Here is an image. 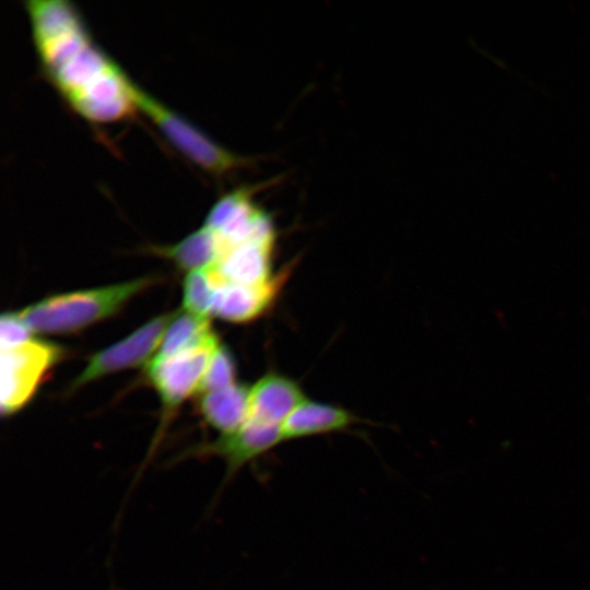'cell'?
<instances>
[{
    "label": "cell",
    "instance_id": "6da1fadb",
    "mask_svg": "<svg viewBox=\"0 0 590 590\" xmlns=\"http://www.w3.org/2000/svg\"><path fill=\"white\" fill-rule=\"evenodd\" d=\"M25 9L43 75L74 113L110 123L138 111V84L95 42L70 1L28 0Z\"/></svg>",
    "mask_w": 590,
    "mask_h": 590
},
{
    "label": "cell",
    "instance_id": "7a4b0ae2",
    "mask_svg": "<svg viewBox=\"0 0 590 590\" xmlns=\"http://www.w3.org/2000/svg\"><path fill=\"white\" fill-rule=\"evenodd\" d=\"M155 282L156 278L143 276L101 287L61 293L16 310V314L33 333H74L117 314L132 297Z\"/></svg>",
    "mask_w": 590,
    "mask_h": 590
},
{
    "label": "cell",
    "instance_id": "3957f363",
    "mask_svg": "<svg viewBox=\"0 0 590 590\" xmlns=\"http://www.w3.org/2000/svg\"><path fill=\"white\" fill-rule=\"evenodd\" d=\"M134 104L185 157L215 177L251 166L255 160L216 143L201 129L137 85Z\"/></svg>",
    "mask_w": 590,
    "mask_h": 590
},
{
    "label": "cell",
    "instance_id": "277c9868",
    "mask_svg": "<svg viewBox=\"0 0 590 590\" xmlns=\"http://www.w3.org/2000/svg\"><path fill=\"white\" fill-rule=\"evenodd\" d=\"M63 356L64 350L60 345L35 339L1 351L2 416H10L23 409L47 373Z\"/></svg>",
    "mask_w": 590,
    "mask_h": 590
},
{
    "label": "cell",
    "instance_id": "5b68a950",
    "mask_svg": "<svg viewBox=\"0 0 590 590\" xmlns=\"http://www.w3.org/2000/svg\"><path fill=\"white\" fill-rule=\"evenodd\" d=\"M176 312L177 310L156 316L122 340L93 354L72 382V389L119 370L148 365L155 356Z\"/></svg>",
    "mask_w": 590,
    "mask_h": 590
},
{
    "label": "cell",
    "instance_id": "8992f818",
    "mask_svg": "<svg viewBox=\"0 0 590 590\" xmlns=\"http://www.w3.org/2000/svg\"><path fill=\"white\" fill-rule=\"evenodd\" d=\"M219 344L220 341L215 337L200 346L146 365V378L160 397L165 418L192 393H198L209 362Z\"/></svg>",
    "mask_w": 590,
    "mask_h": 590
},
{
    "label": "cell",
    "instance_id": "52a82bcc",
    "mask_svg": "<svg viewBox=\"0 0 590 590\" xmlns=\"http://www.w3.org/2000/svg\"><path fill=\"white\" fill-rule=\"evenodd\" d=\"M214 233L220 240L222 255L210 270L219 283L257 285L273 279L271 276V257L275 239L273 225L238 241H231L215 231Z\"/></svg>",
    "mask_w": 590,
    "mask_h": 590
},
{
    "label": "cell",
    "instance_id": "ba28073f",
    "mask_svg": "<svg viewBox=\"0 0 590 590\" xmlns=\"http://www.w3.org/2000/svg\"><path fill=\"white\" fill-rule=\"evenodd\" d=\"M281 441V426L247 421L237 430L220 435L212 442L202 446L198 453L224 459L227 465L224 481L226 483V480L233 477L243 467Z\"/></svg>",
    "mask_w": 590,
    "mask_h": 590
},
{
    "label": "cell",
    "instance_id": "9c48e42d",
    "mask_svg": "<svg viewBox=\"0 0 590 590\" xmlns=\"http://www.w3.org/2000/svg\"><path fill=\"white\" fill-rule=\"evenodd\" d=\"M305 399L293 379L276 373L266 374L250 387L247 421L281 426Z\"/></svg>",
    "mask_w": 590,
    "mask_h": 590
},
{
    "label": "cell",
    "instance_id": "30bf717a",
    "mask_svg": "<svg viewBox=\"0 0 590 590\" xmlns=\"http://www.w3.org/2000/svg\"><path fill=\"white\" fill-rule=\"evenodd\" d=\"M281 282L279 275L257 285L219 283L211 316L233 323L249 322L271 305Z\"/></svg>",
    "mask_w": 590,
    "mask_h": 590
},
{
    "label": "cell",
    "instance_id": "8fae6325",
    "mask_svg": "<svg viewBox=\"0 0 590 590\" xmlns=\"http://www.w3.org/2000/svg\"><path fill=\"white\" fill-rule=\"evenodd\" d=\"M250 387L235 382L223 389L200 393L197 405L203 420L214 429L229 434L248 420Z\"/></svg>",
    "mask_w": 590,
    "mask_h": 590
},
{
    "label": "cell",
    "instance_id": "7c38bea8",
    "mask_svg": "<svg viewBox=\"0 0 590 590\" xmlns=\"http://www.w3.org/2000/svg\"><path fill=\"white\" fill-rule=\"evenodd\" d=\"M354 420L345 409L306 398L282 423L281 435L284 441L340 432L349 427Z\"/></svg>",
    "mask_w": 590,
    "mask_h": 590
},
{
    "label": "cell",
    "instance_id": "4fadbf2b",
    "mask_svg": "<svg viewBox=\"0 0 590 590\" xmlns=\"http://www.w3.org/2000/svg\"><path fill=\"white\" fill-rule=\"evenodd\" d=\"M152 251L187 272L211 269L222 255L216 234L205 224L176 244L153 246Z\"/></svg>",
    "mask_w": 590,
    "mask_h": 590
},
{
    "label": "cell",
    "instance_id": "5bb4252c",
    "mask_svg": "<svg viewBox=\"0 0 590 590\" xmlns=\"http://www.w3.org/2000/svg\"><path fill=\"white\" fill-rule=\"evenodd\" d=\"M210 318L177 310L167 327L162 343L150 362H160L200 346L215 338Z\"/></svg>",
    "mask_w": 590,
    "mask_h": 590
},
{
    "label": "cell",
    "instance_id": "9a60e30c",
    "mask_svg": "<svg viewBox=\"0 0 590 590\" xmlns=\"http://www.w3.org/2000/svg\"><path fill=\"white\" fill-rule=\"evenodd\" d=\"M217 286L210 269L188 272L182 284V310L210 318Z\"/></svg>",
    "mask_w": 590,
    "mask_h": 590
},
{
    "label": "cell",
    "instance_id": "2e32d148",
    "mask_svg": "<svg viewBox=\"0 0 590 590\" xmlns=\"http://www.w3.org/2000/svg\"><path fill=\"white\" fill-rule=\"evenodd\" d=\"M236 365L231 351L219 344L212 354L198 394L226 388L234 385Z\"/></svg>",
    "mask_w": 590,
    "mask_h": 590
},
{
    "label": "cell",
    "instance_id": "e0dca14e",
    "mask_svg": "<svg viewBox=\"0 0 590 590\" xmlns=\"http://www.w3.org/2000/svg\"><path fill=\"white\" fill-rule=\"evenodd\" d=\"M33 332L16 311L3 312L0 320V349L9 350L30 341Z\"/></svg>",
    "mask_w": 590,
    "mask_h": 590
}]
</instances>
